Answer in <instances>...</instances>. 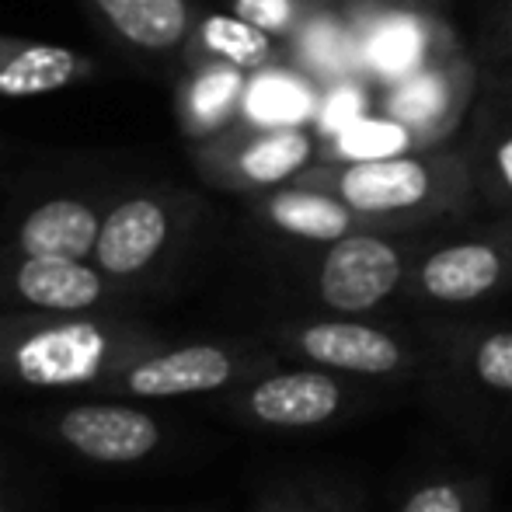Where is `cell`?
<instances>
[{
    "label": "cell",
    "mask_w": 512,
    "mask_h": 512,
    "mask_svg": "<svg viewBox=\"0 0 512 512\" xmlns=\"http://www.w3.org/2000/svg\"><path fill=\"white\" fill-rule=\"evenodd\" d=\"M349 14L359 42V74L377 91L460 49L436 7L405 0H349Z\"/></svg>",
    "instance_id": "3"
},
{
    "label": "cell",
    "mask_w": 512,
    "mask_h": 512,
    "mask_svg": "<svg viewBox=\"0 0 512 512\" xmlns=\"http://www.w3.org/2000/svg\"><path fill=\"white\" fill-rule=\"evenodd\" d=\"M474 373L485 387L512 394V331H495L474 349Z\"/></svg>",
    "instance_id": "26"
},
{
    "label": "cell",
    "mask_w": 512,
    "mask_h": 512,
    "mask_svg": "<svg viewBox=\"0 0 512 512\" xmlns=\"http://www.w3.org/2000/svg\"><path fill=\"white\" fill-rule=\"evenodd\" d=\"M474 192L495 206H512V95L495 88L474 122L471 147Z\"/></svg>",
    "instance_id": "22"
},
{
    "label": "cell",
    "mask_w": 512,
    "mask_h": 512,
    "mask_svg": "<svg viewBox=\"0 0 512 512\" xmlns=\"http://www.w3.org/2000/svg\"><path fill=\"white\" fill-rule=\"evenodd\" d=\"M286 63L314 77L321 88L359 74V42L349 0H328L283 42Z\"/></svg>",
    "instance_id": "15"
},
{
    "label": "cell",
    "mask_w": 512,
    "mask_h": 512,
    "mask_svg": "<svg viewBox=\"0 0 512 512\" xmlns=\"http://www.w3.org/2000/svg\"><path fill=\"white\" fill-rule=\"evenodd\" d=\"M321 4L328 0H230V11L269 32L272 39L286 42Z\"/></svg>",
    "instance_id": "25"
},
{
    "label": "cell",
    "mask_w": 512,
    "mask_h": 512,
    "mask_svg": "<svg viewBox=\"0 0 512 512\" xmlns=\"http://www.w3.org/2000/svg\"><path fill=\"white\" fill-rule=\"evenodd\" d=\"M401 512H464V495L457 485H425L411 495Z\"/></svg>",
    "instance_id": "27"
},
{
    "label": "cell",
    "mask_w": 512,
    "mask_h": 512,
    "mask_svg": "<svg viewBox=\"0 0 512 512\" xmlns=\"http://www.w3.org/2000/svg\"><path fill=\"white\" fill-rule=\"evenodd\" d=\"M321 102V84L290 63H276L248 77L241 105V126L255 129H286L310 126Z\"/></svg>",
    "instance_id": "21"
},
{
    "label": "cell",
    "mask_w": 512,
    "mask_h": 512,
    "mask_svg": "<svg viewBox=\"0 0 512 512\" xmlns=\"http://www.w3.org/2000/svg\"><path fill=\"white\" fill-rule=\"evenodd\" d=\"M405 4H422V7H436V11H439L446 0H405Z\"/></svg>",
    "instance_id": "29"
},
{
    "label": "cell",
    "mask_w": 512,
    "mask_h": 512,
    "mask_svg": "<svg viewBox=\"0 0 512 512\" xmlns=\"http://www.w3.org/2000/svg\"><path fill=\"white\" fill-rule=\"evenodd\" d=\"M133 349V331L115 321L63 314L60 321L0 328V363L21 384L67 387L91 384Z\"/></svg>",
    "instance_id": "2"
},
{
    "label": "cell",
    "mask_w": 512,
    "mask_h": 512,
    "mask_svg": "<svg viewBox=\"0 0 512 512\" xmlns=\"http://www.w3.org/2000/svg\"><path fill=\"white\" fill-rule=\"evenodd\" d=\"M0 512H4V495H0Z\"/></svg>",
    "instance_id": "30"
},
{
    "label": "cell",
    "mask_w": 512,
    "mask_h": 512,
    "mask_svg": "<svg viewBox=\"0 0 512 512\" xmlns=\"http://www.w3.org/2000/svg\"><path fill=\"white\" fill-rule=\"evenodd\" d=\"M297 349L310 363L366 377H384L405 363L398 338L363 321H314L297 331Z\"/></svg>",
    "instance_id": "16"
},
{
    "label": "cell",
    "mask_w": 512,
    "mask_h": 512,
    "mask_svg": "<svg viewBox=\"0 0 512 512\" xmlns=\"http://www.w3.org/2000/svg\"><path fill=\"white\" fill-rule=\"evenodd\" d=\"M11 290L21 304L46 314H84L108 297V279L88 258L21 255L11 269Z\"/></svg>",
    "instance_id": "12"
},
{
    "label": "cell",
    "mask_w": 512,
    "mask_h": 512,
    "mask_svg": "<svg viewBox=\"0 0 512 512\" xmlns=\"http://www.w3.org/2000/svg\"><path fill=\"white\" fill-rule=\"evenodd\" d=\"M408 276V251L387 230H352L328 244L317 265V297L338 314L380 307Z\"/></svg>",
    "instance_id": "6"
},
{
    "label": "cell",
    "mask_w": 512,
    "mask_h": 512,
    "mask_svg": "<svg viewBox=\"0 0 512 512\" xmlns=\"http://www.w3.org/2000/svg\"><path fill=\"white\" fill-rule=\"evenodd\" d=\"M77 4L115 46L154 67L182 63L185 42L203 14L196 0H77Z\"/></svg>",
    "instance_id": "9"
},
{
    "label": "cell",
    "mask_w": 512,
    "mask_h": 512,
    "mask_svg": "<svg viewBox=\"0 0 512 512\" xmlns=\"http://www.w3.org/2000/svg\"><path fill=\"white\" fill-rule=\"evenodd\" d=\"M102 220L95 203L77 196L46 199L21 220L14 248L21 255H60V258H95Z\"/></svg>",
    "instance_id": "18"
},
{
    "label": "cell",
    "mask_w": 512,
    "mask_h": 512,
    "mask_svg": "<svg viewBox=\"0 0 512 512\" xmlns=\"http://www.w3.org/2000/svg\"><path fill=\"white\" fill-rule=\"evenodd\" d=\"M502 35H506V49L512 53V0H502Z\"/></svg>",
    "instance_id": "28"
},
{
    "label": "cell",
    "mask_w": 512,
    "mask_h": 512,
    "mask_svg": "<svg viewBox=\"0 0 512 512\" xmlns=\"http://www.w3.org/2000/svg\"><path fill=\"white\" fill-rule=\"evenodd\" d=\"M182 63H230L244 74H258L265 67L286 63V46L234 11H203L185 42Z\"/></svg>",
    "instance_id": "19"
},
{
    "label": "cell",
    "mask_w": 512,
    "mask_h": 512,
    "mask_svg": "<svg viewBox=\"0 0 512 512\" xmlns=\"http://www.w3.org/2000/svg\"><path fill=\"white\" fill-rule=\"evenodd\" d=\"M478 63L457 49V53L432 60L425 67L411 70L408 77L394 81L391 88L377 91V108L401 126L411 129L418 147H443L453 140L471 102L478 95Z\"/></svg>",
    "instance_id": "5"
},
{
    "label": "cell",
    "mask_w": 512,
    "mask_h": 512,
    "mask_svg": "<svg viewBox=\"0 0 512 512\" xmlns=\"http://www.w3.org/2000/svg\"><path fill=\"white\" fill-rule=\"evenodd\" d=\"M60 436L95 464H136L161 446V425L140 408L77 405L60 418Z\"/></svg>",
    "instance_id": "10"
},
{
    "label": "cell",
    "mask_w": 512,
    "mask_h": 512,
    "mask_svg": "<svg viewBox=\"0 0 512 512\" xmlns=\"http://www.w3.org/2000/svg\"><path fill=\"white\" fill-rule=\"evenodd\" d=\"M317 150H321V140L307 126L255 129L237 122L227 133L196 143L192 157L209 185L262 196L269 189L297 182L317 161Z\"/></svg>",
    "instance_id": "4"
},
{
    "label": "cell",
    "mask_w": 512,
    "mask_h": 512,
    "mask_svg": "<svg viewBox=\"0 0 512 512\" xmlns=\"http://www.w3.org/2000/svg\"><path fill=\"white\" fill-rule=\"evenodd\" d=\"M248 77L230 63H182L175 84V119L185 140L206 143L237 126Z\"/></svg>",
    "instance_id": "11"
},
{
    "label": "cell",
    "mask_w": 512,
    "mask_h": 512,
    "mask_svg": "<svg viewBox=\"0 0 512 512\" xmlns=\"http://www.w3.org/2000/svg\"><path fill=\"white\" fill-rule=\"evenodd\" d=\"M185 213L189 203L178 192H129L105 213L95 265L115 279L143 276L171 251L178 230L185 227Z\"/></svg>",
    "instance_id": "7"
},
{
    "label": "cell",
    "mask_w": 512,
    "mask_h": 512,
    "mask_svg": "<svg viewBox=\"0 0 512 512\" xmlns=\"http://www.w3.org/2000/svg\"><path fill=\"white\" fill-rule=\"evenodd\" d=\"M338 196L370 230H408L471 206L474 175L464 150L429 147L359 164L314 161L297 178Z\"/></svg>",
    "instance_id": "1"
},
{
    "label": "cell",
    "mask_w": 512,
    "mask_h": 512,
    "mask_svg": "<svg viewBox=\"0 0 512 512\" xmlns=\"http://www.w3.org/2000/svg\"><path fill=\"white\" fill-rule=\"evenodd\" d=\"M234 380V356L220 345H182L154 352L122 373V387L136 398H182L206 394Z\"/></svg>",
    "instance_id": "13"
},
{
    "label": "cell",
    "mask_w": 512,
    "mask_h": 512,
    "mask_svg": "<svg viewBox=\"0 0 512 512\" xmlns=\"http://www.w3.org/2000/svg\"><path fill=\"white\" fill-rule=\"evenodd\" d=\"M95 77V56L56 42L0 35V98H39Z\"/></svg>",
    "instance_id": "14"
},
{
    "label": "cell",
    "mask_w": 512,
    "mask_h": 512,
    "mask_svg": "<svg viewBox=\"0 0 512 512\" xmlns=\"http://www.w3.org/2000/svg\"><path fill=\"white\" fill-rule=\"evenodd\" d=\"M345 394L328 373H279L248 394V408L258 422L279 429H307L338 415Z\"/></svg>",
    "instance_id": "20"
},
{
    "label": "cell",
    "mask_w": 512,
    "mask_h": 512,
    "mask_svg": "<svg viewBox=\"0 0 512 512\" xmlns=\"http://www.w3.org/2000/svg\"><path fill=\"white\" fill-rule=\"evenodd\" d=\"M366 112H377V88L366 77H345L338 84H328V88H321V102H317L314 115L317 140H328Z\"/></svg>",
    "instance_id": "24"
},
{
    "label": "cell",
    "mask_w": 512,
    "mask_h": 512,
    "mask_svg": "<svg viewBox=\"0 0 512 512\" xmlns=\"http://www.w3.org/2000/svg\"><path fill=\"white\" fill-rule=\"evenodd\" d=\"M512 283V223L488 234L460 237L429 251L411 272L418 297L436 304H474Z\"/></svg>",
    "instance_id": "8"
},
{
    "label": "cell",
    "mask_w": 512,
    "mask_h": 512,
    "mask_svg": "<svg viewBox=\"0 0 512 512\" xmlns=\"http://www.w3.org/2000/svg\"><path fill=\"white\" fill-rule=\"evenodd\" d=\"M255 209L269 227H276L279 234L300 237V241L331 244L338 237L352 234V230H370L338 196L304 182L262 192Z\"/></svg>",
    "instance_id": "17"
},
{
    "label": "cell",
    "mask_w": 512,
    "mask_h": 512,
    "mask_svg": "<svg viewBox=\"0 0 512 512\" xmlns=\"http://www.w3.org/2000/svg\"><path fill=\"white\" fill-rule=\"evenodd\" d=\"M408 150H422L418 140L411 136L408 126H401L398 119L377 112L359 115L356 122L342 126L335 136L321 140L317 161L328 164H359V161H380V157L408 154Z\"/></svg>",
    "instance_id": "23"
}]
</instances>
